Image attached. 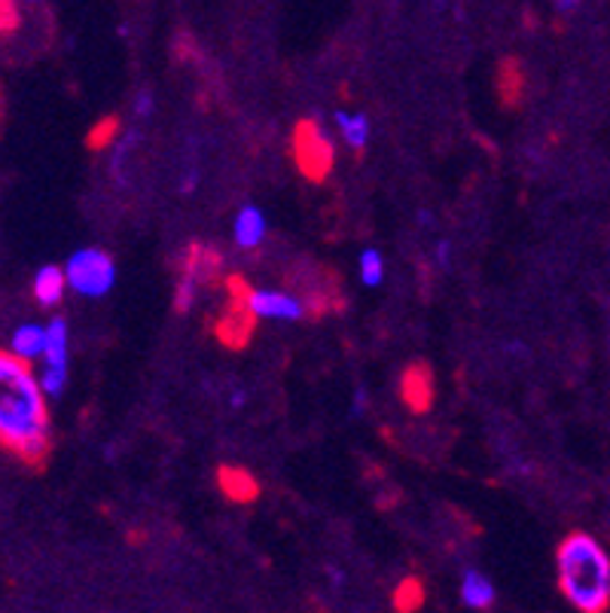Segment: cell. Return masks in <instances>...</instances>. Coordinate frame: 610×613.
<instances>
[{
	"mask_svg": "<svg viewBox=\"0 0 610 613\" xmlns=\"http://www.w3.org/2000/svg\"><path fill=\"white\" fill-rule=\"evenodd\" d=\"M400 394L403 404L409 406L413 412H428L430 404H434V376H430L428 366H409V369L403 373Z\"/></svg>",
	"mask_w": 610,
	"mask_h": 613,
	"instance_id": "obj_8",
	"label": "cell"
},
{
	"mask_svg": "<svg viewBox=\"0 0 610 613\" xmlns=\"http://www.w3.org/2000/svg\"><path fill=\"white\" fill-rule=\"evenodd\" d=\"M382 278H385V260H382V254L366 248L364 254H361V281H364L366 288H378Z\"/></svg>",
	"mask_w": 610,
	"mask_h": 613,
	"instance_id": "obj_17",
	"label": "cell"
},
{
	"mask_svg": "<svg viewBox=\"0 0 610 613\" xmlns=\"http://www.w3.org/2000/svg\"><path fill=\"white\" fill-rule=\"evenodd\" d=\"M421 601H425V587L418 583L416 577H406L397 587V592H394V607L397 611H418Z\"/></svg>",
	"mask_w": 610,
	"mask_h": 613,
	"instance_id": "obj_16",
	"label": "cell"
},
{
	"mask_svg": "<svg viewBox=\"0 0 610 613\" xmlns=\"http://www.w3.org/2000/svg\"><path fill=\"white\" fill-rule=\"evenodd\" d=\"M558 589L577 611L601 613L610 607V556L596 537L571 535L556 552Z\"/></svg>",
	"mask_w": 610,
	"mask_h": 613,
	"instance_id": "obj_2",
	"label": "cell"
},
{
	"mask_svg": "<svg viewBox=\"0 0 610 613\" xmlns=\"http://www.w3.org/2000/svg\"><path fill=\"white\" fill-rule=\"evenodd\" d=\"M233 235L238 248L245 250L260 248L263 238H266V217H263V211L254 208V205H247V208L238 211V217H235L233 223Z\"/></svg>",
	"mask_w": 610,
	"mask_h": 613,
	"instance_id": "obj_9",
	"label": "cell"
},
{
	"mask_svg": "<svg viewBox=\"0 0 610 613\" xmlns=\"http://www.w3.org/2000/svg\"><path fill=\"white\" fill-rule=\"evenodd\" d=\"M10 352L19 354L22 361H38L46 352V326L40 324H22L13 333Z\"/></svg>",
	"mask_w": 610,
	"mask_h": 613,
	"instance_id": "obj_12",
	"label": "cell"
},
{
	"mask_svg": "<svg viewBox=\"0 0 610 613\" xmlns=\"http://www.w3.org/2000/svg\"><path fill=\"white\" fill-rule=\"evenodd\" d=\"M117 131H119L117 119L114 117L101 119V122L89 131V147L92 150H105V147H110L114 141H117Z\"/></svg>",
	"mask_w": 610,
	"mask_h": 613,
	"instance_id": "obj_19",
	"label": "cell"
},
{
	"mask_svg": "<svg viewBox=\"0 0 610 613\" xmlns=\"http://www.w3.org/2000/svg\"><path fill=\"white\" fill-rule=\"evenodd\" d=\"M226 288H229V302H226V312L217 321V336H221L223 345L242 348L250 340V330L257 321V314L250 312V305H247V290L250 288L245 284V278H229Z\"/></svg>",
	"mask_w": 610,
	"mask_h": 613,
	"instance_id": "obj_5",
	"label": "cell"
},
{
	"mask_svg": "<svg viewBox=\"0 0 610 613\" xmlns=\"http://www.w3.org/2000/svg\"><path fill=\"white\" fill-rule=\"evenodd\" d=\"M293 157H297L299 171L309 181H324L336 162V147L314 119H302L293 131Z\"/></svg>",
	"mask_w": 610,
	"mask_h": 613,
	"instance_id": "obj_4",
	"label": "cell"
},
{
	"mask_svg": "<svg viewBox=\"0 0 610 613\" xmlns=\"http://www.w3.org/2000/svg\"><path fill=\"white\" fill-rule=\"evenodd\" d=\"M50 397L31 369L13 352H0V445L31 467H43L53 449Z\"/></svg>",
	"mask_w": 610,
	"mask_h": 613,
	"instance_id": "obj_1",
	"label": "cell"
},
{
	"mask_svg": "<svg viewBox=\"0 0 610 613\" xmlns=\"http://www.w3.org/2000/svg\"><path fill=\"white\" fill-rule=\"evenodd\" d=\"M217 483H221L223 495L229 497V501H238V504H247V501H254V497L260 495V483L242 467H221Z\"/></svg>",
	"mask_w": 610,
	"mask_h": 613,
	"instance_id": "obj_11",
	"label": "cell"
},
{
	"mask_svg": "<svg viewBox=\"0 0 610 613\" xmlns=\"http://www.w3.org/2000/svg\"><path fill=\"white\" fill-rule=\"evenodd\" d=\"M247 305L257 318H266V321H299L306 314V305L290 297V293H281V290H247Z\"/></svg>",
	"mask_w": 610,
	"mask_h": 613,
	"instance_id": "obj_7",
	"label": "cell"
},
{
	"mask_svg": "<svg viewBox=\"0 0 610 613\" xmlns=\"http://www.w3.org/2000/svg\"><path fill=\"white\" fill-rule=\"evenodd\" d=\"M245 406V391H235L233 394V409H242Z\"/></svg>",
	"mask_w": 610,
	"mask_h": 613,
	"instance_id": "obj_25",
	"label": "cell"
},
{
	"mask_svg": "<svg viewBox=\"0 0 610 613\" xmlns=\"http://www.w3.org/2000/svg\"><path fill=\"white\" fill-rule=\"evenodd\" d=\"M67 324L65 318H53L46 324V352H43V364L53 366H67Z\"/></svg>",
	"mask_w": 610,
	"mask_h": 613,
	"instance_id": "obj_14",
	"label": "cell"
},
{
	"mask_svg": "<svg viewBox=\"0 0 610 613\" xmlns=\"http://www.w3.org/2000/svg\"><path fill=\"white\" fill-rule=\"evenodd\" d=\"M437 262H440V269H449V266H452V245H449V241H440V245H437Z\"/></svg>",
	"mask_w": 610,
	"mask_h": 613,
	"instance_id": "obj_22",
	"label": "cell"
},
{
	"mask_svg": "<svg viewBox=\"0 0 610 613\" xmlns=\"http://www.w3.org/2000/svg\"><path fill=\"white\" fill-rule=\"evenodd\" d=\"M440 3H452V0H440Z\"/></svg>",
	"mask_w": 610,
	"mask_h": 613,
	"instance_id": "obj_27",
	"label": "cell"
},
{
	"mask_svg": "<svg viewBox=\"0 0 610 613\" xmlns=\"http://www.w3.org/2000/svg\"><path fill=\"white\" fill-rule=\"evenodd\" d=\"M461 601L473 607V611H485L494 604V587L492 580L480 571H468L461 577Z\"/></svg>",
	"mask_w": 610,
	"mask_h": 613,
	"instance_id": "obj_13",
	"label": "cell"
},
{
	"mask_svg": "<svg viewBox=\"0 0 610 613\" xmlns=\"http://www.w3.org/2000/svg\"><path fill=\"white\" fill-rule=\"evenodd\" d=\"M135 110H138V117H150L153 114V95L150 92H138V98H135Z\"/></svg>",
	"mask_w": 610,
	"mask_h": 613,
	"instance_id": "obj_21",
	"label": "cell"
},
{
	"mask_svg": "<svg viewBox=\"0 0 610 613\" xmlns=\"http://www.w3.org/2000/svg\"><path fill=\"white\" fill-rule=\"evenodd\" d=\"M38 376H40V385H43V391H46V397H58V394L65 391L67 366L43 364V369H40Z\"/></svg>",
	"mask_w": 610,
	"mask_h": 613,
	"instance_id": "obj_18",
	"label": "cell"
},
{
	"mask_svg": "<svg viewBox=\"0 0 610 613\" xmlns=\"http://www.w3.org/2000/svg\"><path fill=\"white\" fill-rule=\"evenodd\" d=\"M71 288L67 284V275L65 269H58V266H43L38 275H34V300L40 305H58V302L65 300V290Z\"/></svg>",
	"mask_w": 610,
	"mask_h": 613,
	"instance_id": "obj_10",
	"label": "cell"
},
{
	"mask_svg": "<svg viewBox=\"0 0 610 613\" xmlns=\"http://www.w3.org/2000/svg\"><path fill=\"white\" fill-rule=\"evenodd\" d=\"M217 269H221V254L217 250L202 248V245L190 248V254H186V269H183L181 281H178V293H174V309L178 312L193 309L199 284L208 281L211 275H217Z\"/></svg>",
	"mask_w": 610,
	"mask_h": 613,
	"instance_id": "obj_6",
	"label": "cell"
},
{
	"mask_svg": "<svg viewBox=\"0 0 610 613\" xmlns=\"http://www.w3.org/2000/svg\"><path fill=\"white\" fill-rule=\"evenodd\" d=\"M19 25V13H15V0H0V34L13 31Z\"/></svg>",
	"mask_w": 610,
	"mask_h": 613,
	"instance_id": "obj_20",
	"label": "cell"
},
{
	"mask_svg": "<svg viewBox=\"0 0 610 613\" xmlns=\"http://www.w3.org/2000/svg\"><path fill=\"white\" fill-rule=\"evenodd\" d=\"M418 223H421V226H434V214H428V211H421V214H418Z\"/></svg>",
	"mask_w": 610,
	"mask_h": 613,
	"instance_id": "obj_26",
	"label": "cell"
},
{
	"mask_svg": "<svg viewBox=\"0 0 610 613\" xmlns=\"http://www.w3.org/2000/svg\"><path fill=\"white\" fill-rule=\"evenodd\" d=\"M364 404H366V391H364V388H357V391H354V406H351V416H361V412H364Z\"/></svg>",
	"mask_w": 610,
	"mask_h": 613,
	"instance_id": "obj_23",
	"label": "cell"
},
{
	"mask_svg": "<svg viewBox=\"0 0 610 613\" xmlns=\"http://www.w3.org/2000/svg\"><path fill=\"white\" fill-rule=\"evenodd\" d=\"M65 275L71 290H77L79 297H89V300L107 297V293L114 290V284H117L114 257L101 248L77 250V254L67 260Z\"/></svg>",
	"mask_w": 610,
	"mask_h": 613,
	"instance_id": "obj_3",
	"label": "cell"
},
{
	"mask_svg": "<svg viewBox=\"0 0 610 613\" xmlns=\"http://www.w3.org/2000/svg\"><path fill=\"white\" fill-rule=\"evenodd\" d=\"M336 126L351 150H364L366 141H370V119H366L364 114H342V110H339Z\"/></svg>",
	"mask_w": 610,
	"mask_h": 613,
	"instance_id": "obj_15",
	"label": "cell"
},
{
	"mask_svg": "<svg viewBox=\"0 0 610 613\" xmlns=\"http://www.w3.org/2000/svg\"><path fill=\"white\" fill-rule=\"evenodd\" d=\"M584 0H556L558 10H574V7H580Z\"/></svg>",
	"mask_w": 610,
	"mask_h": 613,
	"instance_id": "obj_24",
	"label": "cell"
}]
</instances>
